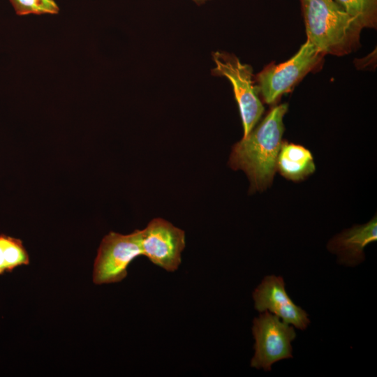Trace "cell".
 <instances>
[{"mask_svg": "<svg viewBox=\"0 0 377 377\" xmlns=\"http://www.w3.org/2000/svg\"><path fill=\"white\" fill-rule=\"evenodd\" d=\"M287 110L286 103L274 107L257 127L232 147L229 165L246 174L251 191H263L272 183Z\"/></svg>", "mask_w": 377, "mask_h": 377, "instance_id": "cell-1", "label": "cell"}, {"mask_svg": "<svg viewBox=\"0 0 377 377\" xmlns=\"http://www.w3.org/2000/svg\"><path fill=\"white\" fill-rule=\"evenodd\" d=\"M306 40L324 54L343 56L359 45L363 29L334 0H300Z\"/></svg>", "mask_w": 377, "mask_h": 377, "instance_id": "cell-2", "label": "cell"}, {"mask_svg": "<svg viewBox=\"0 0 377 377\" xmlns=\"http://www.w3.org/2000/svg\"><path fill=\"white\" fill-rule=\"evenodd\" d=\"M215 68L212 74L226 77L232 84L239 106L244 129L243 138L255 127L264 111L259 98V88L253 80L252 67L242 64L233 54L217 51L213 52Z\"/></svg>", "mask_w": 377, "mask_h": 377, "instance_id": "cell-3", "label": "cell"}, {"mask_svg": "<svg viewBox=\"0 0 377 377\" xmlns=\"http://www.w3.org/2000/svg\"><path fill=\"white\" fill-rule=\"evenodd\" d=\"M324 54L306 40L286 62L265 66L255 77L259 92L267 104L274 103L320 64Z\"/></svg>", "mask_w": 377, "mask_h": 377, "instance_id": "cell-4", "label": "cell"}, {"mask_svg": "<svg viewBox=\"0 0 377 377\" xmlns=\"http://www.w3.org/2000/svg\"><path fill=\"white\" fill-rule=\"evenodd\" d=\"M255 353L251 367L271 371L272 365L281 360L293 357L292 341L296 337L294 326L266 311L253 321Z\"/></svg>", "mask_w": 377, "mask_h": 377, "instance_id": "cell-5", "label": "cell"}, {"mask_svg": "<svg viewBox=\"0 0 377 377\" xmlns=\"http://www.w3.org/2000/svg\"><path fill=\"white\" fill-rule=\"evenodd\" d=\"M140 230L123 235L110 232L102 239L93 269V282L96 285L117 283L127 276L129 264L142 255Z\"/></svg>", "mask_w": 377, "mask_h": 377, "instance_id": "cell-6", "label": "cell"}, {"mask_svg": "<svg viewBox=\"0 0 377 377\" xmlns=\"http://www.w3.org/2000/svg\"><path fill=\"white\" fill-rule=\"evenodd\" d=\"M142 255L168 272L177 270L185 247V233L168 221L156 218L140 230Z\"/></svg>", "mask_w": 377, "mask_h": 377, "instance_id": "cell-7", "label": "cell"}, {"mask_svg": "<svg viewBox=\"0 0 377 377\" xmlns=\"http://www.w3.org/2000/svg\"><path fill=\"white\" fill-rule=\"evenodd\" d=\"M252 296L255 309L259 312L267 311L301 330H304L310 323L308 313L288 295L281 276H265Z\"/></svg>", "mask_w": 377, "mask_h": 377, "instance_id": "cell-8", "label": "cell"}, {"mask_svg": "<svg viewBox=\"0 0 377 377\" xmlns=\"http://www.w3.org/2000/svg\"><path fill=\"white\" fill-rule=\"evenodd\" d=\"M377 240L376 216L364 225H356L334 236L328 243V250L337 255L338 263L354 267L364 260V249Z\"/></svg>", "mask_w": 377, "mask_h": 377, "instance_id": "cell-9", "label": "cell"}, {"mask_svg": "<svg viewBox=\"0 0 377 377\" xmlns=\"http://www.w3.org/2000/svg\"><path fill=\"white\" fill-rule=\"evenodd\" d=\"M313 158L303 146L282 142L276 161V170L285 178L300 181L315 171Z\"/></svg>", "mask_w": 377, "mask_h": 377, "instance_id": "cell-10", "label": "cell"}, {"mask_svg": "<svg viewBox=\"0 0 377 377\" xmlns=\"http://www.w3.org/2000/svg\"><path fill=\"white\" fill-rule=\"evenodd\" d=\"M29 264V256L20 239L0 234V275Z\"/></svg>", "mask_w": 377, "mask_h": 377, "instance_id": "cell-11", "label": "cell"}, {"mask_svg": "<svg viewBox=\"0 0 377 377\" xmlns=\"http://www.w3.org/2000/svg\"><path fill=\"white\" fill-rule=\"evenodd\" d=\"M362 28H376L377 0H334Z\"/></svg>", "mask_w": 377, "mask_h": 377, "instance_id": "cell-12", "label": "cell"}, {"mask_svg": "<svg viewBox=\"0 0 377 377\" xmlns=\"http://www.w3.org/2000/svg\"><path fill=\"white\" fill-rule=\"evenodd\" d=\"M18 15L57 14L59 6L54 0H9Z\"/></svg>", "mask_w": 377, "mask_h": 377, "instance_id": "cell-13", "label": "cell"}, {"mask_svg": "<svg viewBox=\"0 0 377 377\" xmlns=\"http://www.w3.org/2000/svg\"><path fill=\"white\" fill-rule=\"evenodd\" d=\"M198 5L202 4L209 0H192Z\"/></svg>", "mask_w": 377, "mask_h": 377, "instance_id": "cell-14", "label": "cell"}]
</instances>
